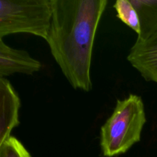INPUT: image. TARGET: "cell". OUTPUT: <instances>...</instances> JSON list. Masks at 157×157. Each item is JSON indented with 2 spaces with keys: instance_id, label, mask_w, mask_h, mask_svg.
<instances>
[{
  "instance_id": "3",
  "label": "cell",
  "mask_w": 157,
  "mask_h": 157,
  "mask_svg": "<svg viewBox=\"0 0 157 157\" xmlns=\"http://www.w3.org/2000/svg\"><path fill=\"white\" fill-rule=\"evenodd\" d=\"M52 18V0H0V39L28 33L46 40Z\"/></svg>"
},
{
  "instance_id": "6",
  "label": "cell",
  "mask_w": 157,
  "mask_h": 157,
  "mask_svg": "<svg viewBox=\"0 0 157 157\" xmlns=\"http://www.w3.org/2000/svg\"><path fill=\"white\" fill-rule=\"evenodd\" d=\"M41 68L40 61L27 52L12 48L0 39V78L16 73L32 75Z\"/></svg>"
},
{
  "instance_id": "8",
  "label": "cell",
  "mask_w": 157,
  "mask_h": 157,
  "mask_svg": "<svg viewBox=\"0 0 157 157\" xmlns=\"http://www.w3.org/2000/svg\"><path fill=\"white\" fill-rule=\"evenodd\" d=\"M113 8L117 12V17L139 35L140 32L139 17L130 0H117Z\"/></svg>"
},
{
  "instance_id": "9",
  "label": "cell",
  "mask_w": 157,
  "mask_h": 157,
  "mask_svg": "<svg viewBox=\"0 0 157 157\" xmlns=\"http://www.w3.org/2000/svg\"><path fill=\"white\" fill-rule=\"evenodd\" d=\"M0 157H31V155L22 144L12 136L0 144Z\"/></svg>"
},
{
  "instance_id": "4",
  "label": "cell",
  "mask_w": 157,
  "mask_h": 157,
  "mask_svg": "<svg viewBox=\"0 0 157 157\" xmlns=\"http://www.w3.org/2000/svg\"><path fill=\"white\" fill-rule=\"evenodd\" d=\"M127 60L146 81L157 84V30L146 39H136Z\"/></svg>"
},
{
  "instance_id": "7",
  "label": "cell",
  "mask_w": 157,
  "mask_h": 157,
  "mask_svg": "<svg viewBox=\"0 0 157 157\" xmlns=\"http://www.w3.org/2000/svg\"><path fill=\"white\" fill-rule=\"evenodd\" d=\"M138 14L140 32L136 39L144 40L157 30V0H130Z\"/></svg>"
},
{
  "instance_id": "2",
  "label": "cell",
  "mask_w": 157,
  "mask_h": 157,
  "mask_svg": "<svg viewBox=\"0 0 157 157\" xmlns=\"http://www.w3.org/2000/svg\"><path fill=\"white\" fill-rule=\"evenodd\" d=\"M147 122L143 100L130 94L118 100L110 117L101 129V153L106 157L125 153L140 142L143 129Z\"/></svg>"
},
{
  "instance_id": "5",
  "label": "cell",
  "mask_w": 157,
  "mask_h": 157,
  "mask_svg": "<svg viewBox=\"0 0 157 157\" xmlns=\"http://www.w3.org/2000/svg\"><path fill=\"white\" fill-rule=\"evenodd\" d=\"M20 100L10 82L0 78V144L12 136L11 133L19 124Z\"/></svg>"
},
{
  "instance_id": "1",
  "label": "cell",
  "mask_w": 157,
  "mask_h": 157,
  "mask_svg": "<svg viewBox=\"0 0 157 157\" xmlns=\"http://www.w3.org/2000/svg\"><path fill=\"white\" fill-rule=\"evenodd\" d=\"M107 0H52L47 41L54 59L75 89L90 91L95 35Z\"/></svg>"
}]
</instances>
